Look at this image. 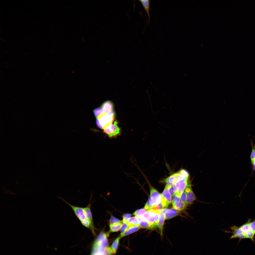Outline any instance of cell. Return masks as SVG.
I'll return each instance as SVG.
<instances>
[{
  "mask_svg": "<svg viewBox=\"0 0 255 255\" xmlns=\"http://www.w3.org/2000/svg\"><path fill=\"white\" fill-rule=\"evenodd\" d=\"M110 224L122 223V221L112 216L110 217L109 220Z\"/></svg>",
  "mask_w": 255,
  "mask_h": 255,
  "instance_id": "4dcf8cb0",
  "label": "cell"
},
{
  "mask_svg": "<svg viewBox=\"0 0 255 255\" xmlns=\"http://www.w3.org/2000/svg\"><path fill=\"white\" fill-rule=\"evenodd\" d=\"M147 211V210L145 208H142L136 210L133 212V214L138 218L143 217V215Z\"/></svg>",
  "mask_w": 255,
  "mask_h": 255,
  "instance_id": "cb8c5ba5",
  "label": "cell"
},
{
  "mask_svg": "<svg viewBox=\"0 0 255 255\" xmlns=\"http://www.w3.org/2000/svg\"><path fill=\"white\" fill-rule=\"evenodd\" d=\"M131 214L130 213H126L123 215L122 221L123 223H127L128 219L131 217Z\"/></svg>",
  "mask_w": 255,
  "mask_h": 255,
  "instance_id": "d6a6232c",
  "label": "cell"
},
{
  "mask_svg": "<svg viewBox=\"0 0 255 255\" xmlns=\"http://www.w3.org/2000/svg\"><path fill=\"white\" fill-rule=\"evenodd\" d=\"M162 212L165 214L166 219H169L174 217L178 213V211L173 208H164L163 209Z\"/></svg>",
  "mask_w": 255,
  "mask_h": 255,
  "instance_id": "2e32d148",
  "label": "cell"
},
{
  "mask_svg": "<svg viewBox=\"0 0 255 255\" xmlns=\"http://www.w3.org/2000/svg\"><path fill=\"white\" fill-rule=\"evenodd\" d=\"M121 238L120 236L117 238L114 241L111 246L110 247L113 254H115L116 252L119 245L120 240Z\"/></svg>",
  "mask_w": 255,
  "mask_h": 255,
  "instance_id": "ffe728a7",
  "label": "cell"
},
{
  "mask_svg": "<svg viewBox=\"0 0 255 255\" xmlns=\"http://www.w3.org/2000/svg\"><path fill=\"white\" fill-rule=\"evenodd\" d=\"M180 200L181 201L185 204H187L186 195V193L184 190L182 193L180 197Z\"/></svg>",
  "mask_w": 255,
  "mask_h": 255,
  "instance_id": "1f68e13d",
  "label": "cell"
},
{
  "mask_svg": "<svg viewBox=\"0 0 255 255\" xmlns=\"http://www.w3.org/2000/svg\"><path fill=\"white\" fill-rule=\"evenodd\" d=\"M179 176L178 172L174 174L161 181L165 183L168 186L172 185L177 180Z\"/></svg>",
  "mask_w": 255,
  "mask_h": 255,
  "instance_id": "4fadbf2b",
  "label": "cell"
},
{
  "mask_svg": "<svg viewBox=\"0 0 255 255\" xmlns=\"http://www.w3.org/2000/svg\"><path fill=\"white\" fill-rule=\"evenodd\" d=\"M230 229L232 231L231 233L233 234L230 238V239L238 238L240 241L242 239L246 238L240 226L234 225L230 227Z\"/></svg>",
  "mask_w": 255,
  "mask_h": 255,
  "instance_id": "30bf717a",
  "label": "cell"
},
{
  "mask_svg": "<svg viewBox=\"0 0 255 255\" xmlns=\"http://www.w3.org/2000/svg\"><path fill=\"white\" fill-rule=\"evenodd\" d=\"M93 112L95 117L96 118L103 114L100 108H97L94 109L93 111Z\"/></svg>",
  "mask_w": 255,
  "mask_h": 255,
  "instance_id": "83f0119b",
  "label": "cell"
},
{
  "mask_svg": "<svg viewBox=\"0 0 255 255\" xmlns=\"http://www.w3.org/2000/svg\"><path fill=\"white\" fill-rule=\"evenodd\" d=\"M127 223L130 227L139 226L138 218L136 216L131 217L128 220Z\"/></svg>",
  "mask_w": 255,
  "mask_h": 255,
  "instance_id": "44dd1931",
  "label": "cell"
},
{
  "mask_svg": "<svg viewBox=\"0 0 255 255\" xmlns=\"http://www.w3.org/2000/svg\"><path fill=\"white\" fill-rule=\"evenodd\" d=\"M140 228L139 226H134L129 227L127 230L124 234L120 235L121 238L134 233L139 230Z\"/></svg>",
  "mask_w": 255,
  "mask_h": 255,
  "instance_id": "d6986e66",
  "label": "cell"
},
{
  "mask_svg": "<svg viewBox=\"0 0 255 255\" xmlns=\"http://www.w3.org/2000/svg\"><path fill=\"white\" fill-rule=\"evenodd\" d=\"M251 143L252 148L251 151L250 156V159L251 164L255 159V144L253 145V141L251 140Z\"/></svg>",
  "mask_w": 255,
  "mask_h": 255,
  "instance_id": "d4e9b609",
  "label": "cell"
},
{
  "mask_svg": "<svg viewBox=\"0 0 255 255\" xmlns=\"http://www.w3.org/2000/svg\"><path fill=\"white\" fill-rule=\"evenodd\" d=\"M159 214L155 211L151 209L147 210L143 216L144 218L149 223L153 230L155 229L157 227Z\"/></svg>",
  "mask_w": 255,
  "mask_h": 255,
  "instance_id": "3957f363",
  "label": "cell"
},
{
  "mask_svg": "<svg viewBox=\"0 0 255 255\" xmlns=\"http://www.w3.org/2000/svg\"><path fill=\"white\" fill-rule=\"evenodd\" d=\"M96 123L97 126L98 128L101 129H104L103 128L98 118H96Z\"/></svg>",
  "mask_w": 255,
  "mask_h": 255,
  "instance_id": "e575fe53",
  "label": "cell"
},
{
  "mask_svg": "<svg viewBox=\"0 0 255 255\" xmlns=\"http://www.w3.org/2000/svg\"><path fill=\"white\" fill-rule=\"evenodd\" d=\"M138 218L139 221V226L140 228L153 230L151 225L148 221L143 217Z\"/></svg>",
  "mask_w": 255,
  "mask_h": 255,
  "instance_id": "e0dca14e",
  "label": "cell"
},
{
  "mask_svg": "<svg viewBox=\"0 0 255 255\" xmlns=\"http://www.w3.org/2000/svg\"><path fill=\"white\" fill-rule=\"evenodd\" d=\"M166 219L165 214L162 212L159 214L157 227L159 228L161 236H163V227L165 220Z\"/></svg>",
  "mask_w": 255,
  "mask_h": 255,
  "instance_id": "5bb4252c",
  "label": "cell"
},
{
  "mask_svg": "<svg viewBox=\"0 0 255 255\" xmlns=\"http://www.w3.org/2000/svg\"><path fill=\"white\" fill-rule=\"evenodd\" d=\"M141 3L143 7L144 8L145 12L147 13L149 19V21H150V16L149 10L150 7V1L149 0H139Z\"/></svg>",
  "mask_w": 255,
  "mask_h": 255,
  "instance_id": "ac0fdd59",
  "label": "cell"
},
{
  "mask_svg": "<svg viewBox=\"0 0 255 255\" xmlns=\"http://www.w3.org/2000/svg\"><path fill=\"white\" fill-rule=\"evenodd\" d=\"M250 225L251 230L255 234V219L251 222Z\"/></svg>",
  "mask_w": 255,
  "mask_h": 255,
  "instance_id": "836d02e7",
  "label": "cell"
},
{
  "mask_svg": "<svg viewBox=\"0 0 255 255\" xmlns=\"http://www.w3.org/2000/svg\"><path fill=\"white\" fill-rule=\"evenodd\" d=\"M252 164L255 167V159L253 161Z\"/></svg>",
  "mask_w": 255,
  "mask_h": 255,
  "instance_id": "d590c367",
  "label": "cell"
},
{
  "mask_svg": "<svg viewBox=\"0 0 255 255\" xmlns=\"http://www.w3.org/2000/svg\"><path fill=\"white\" fill-rule=\"evenodd\" d=\"M130 227L127 223H123L120 230V235L124 234L127 230Z\"/></svg>",
  "mask_w": 255,
  "mask_h": 255,
  "instance_id": "4316f807",
  "label": "cell"
},
{
  "mask_svg": "<svg viewBox=\"0 0 255 255\" xmlns=\"http://www.w3.org/2000/svg\"><path fill=\"white\" fill-rule=\"evenodd\" d=\"M168 189L171 196H173L177 191V189L175 186L173 185L170 186H168Z\"/></svg>",
  "mask_w": 255,
  "mask_h": 255,
  "instance_id": "f546056e",
  "label": "cell"
},
{
  "mask_svg": "<svg viewBox=\"0 0 255 255\" xmlns=\"http://www.w3.org/2000/svg\"><path fill=\"white\" fill-rule=\"evenodd\" d=\"M118 122L115 121L107 126L104 129V132L110 138L114 137L119 135L120 133V129L117 125Z\"/></svg>",
  "mask_w": 255,
  "mask_h": 255,
  "instance_id": "277c9868",
  "label": "cell"
},
{
  "mask_svg": "<svg viewBox=\"0 0 255 255\" xmlns=\"http://www.w3.org/2000/svg\"><path fill=\"white\" fill-rule=\"evenodd\" d=\"M150 192V196L144 207V208L147 210L151 209L161 200V194L155 188L151 187Z\"/></svg>",
  "mask_w": 255,
  "mask_h": 255,
  "instance_id": "7a4b0ae2",
  "label": "cell"
},
{
  "mask_svg": "<svg viewBox=\"0 0 255 255\" xmlns=\"http://www.w3.org/2000/svg\"><path fill=\"white\" fill-rule=\"evenodd\" d=\"M91 204L89 203L85 208H84L86 217L89 223L90 230L93 233H94L95 228L94 225L93 217L91 210Z\"/></svg>",
  "mask_w": 255,
  "mask_h": 255,
  "instance_id": "7c38bea8",
  "label": "cell"
},
{
  "mask_svg": "<svg viewBox=\"0 0 255 255\" xmlns=\"http://www.w3.org/2000/svg\"><path fill=\"white\" fill-rule=\"evenodd\" d=\"M115 115V111L112 110L102 114L98 117L101 124L104 129L106 127L112 123Z\"/></svg>",
  "mask_w": 255,
  "mask_h": 255,
  "instance_id": "5b68a950",
  "label": "cell"
},
{
  "mask_svg": "<svg viewBox=\"0 0 255 255\" xmlns=\"http://www.w3.org/2000/svg\"><path fill=\"white\" fill-rule=\"evenodd\" d=\"M189 181V180H180L176 181L173 184L177 189V191L175 193L179 197H180L182 192L185 190Z\"/></svg>",
  "mask_w": 255,
  "mask_h": 255,
  "instance_id": "8fae6325",
  "label": "cell"
},
{
  "mask_svg": "<svg viewBox=\"0 0 255 255\" xmlns=\"http://www.w3.org/2000/svg\"><path fill=\"white\" fill-rule=\"evenodd\" d=\"M122 223L111 224L110 225V232H115L120 230L122 225Z\"/></svg>",
  "mask_w": 255,
  "mask_h": 255,
  "instance_id": "7402d4cb",
  "label": "cell"
},
{
  "mask_svg": "<svg viewBox=\"0 0 255 255\" xmlns=\"http://www.w3.org/2000/svg\"><path fill=\"white\" fill-rule=\"evenodd\" d=\"M184 191L186 195L187 204H191L195 200H196V196L192 190L190 181H189Z\"/></svg>",
  "mask_w": 255,
  "mask_h": 255,
  "instance_id": "9c48e42d",
  "label": "cell"
},
{
  "mask_svg": "<svg viewBox=\"0 0 255 255\" xmlns=\"http://www.w3.org/2000/svg\"><path fill=\"white\" fill-rule=\"evenodd\" d=\"M114 106L113 103L111 101L108 100L103 102L100 108L103 114L113 110Z\"/></svg>",
  "mask_w": 255,
  "mask_h": 255,
  "instance_id": "9a60e30c",
  "label": "cell"
},
{
  "mask_svg": "<svg viewBox=\"0 0 255 255\" xmlns=\"http://www.w3.org/2000/svg\"><path fill=\"white\" fill-rule=\"evenodd\" d=\"M252 220L249 218L246 223L240 226L246 238L250 239L254 242L255 234L251 230L250 225Z\"/></svg>",
  "mask_w": 255,
  "mask_h": 255,
  "instance_id": "52a82bcc",
  "label": "cell"
},
{
  "mask_svg": "<svg viewBox=\"0 0 255 255\" xmlns=\"http://www.w3.org/2000/svg\"><path fill=\"white\" fill-rule=\"evenodd\" d=\"M62 199L71 207L82 225L84 227L90 229V224L86 217L84 208L75 206L68 203L63 199Z\"/></svg>",
  "mask_w": 255,
  "mask_h": 255,
  "instance_id": "6da1fadb",
  "label": "cell"
},
{
  "mask_svg": "<svg viewBox=\"0 0 255 255\" xmlns=\"http://www.w3.org/2000/svg\"><path fill=\"white\" fill-rule=\"evenodd\" d=\"M94 249L95 251L94 255H111L113 254L110 247L108 244L103 243H95Z\"/></svg>",
  "mask_w": 255,
  "mask_h": 255,
  "instance_id": "8992f818",
  "label": "cell"
},
{
  "mask_svg": "<svg viewBox=\"0 0 255 255\" xmlns=\"http://www.w3.org/2000/svg\"><path fill=\"white\" fill-rule=\"evenodd\" d=\"M161 194V201L163 207L164 208L167 207L172 202L171 196L169 191L168 185H166Z\"/></svg>",
  "mask_w": 255,
  "mask_h": 255,
  "instance_id": "ba28073f",
  "label": "cell"
},
{
  "mask_svg": "<svg viewBox=\"0 0 255 255\" xmlns=\"http://www.w3.org/2000/svg\"><path fill=\"white\" fill-rule=\"evenodd\" d=\"M187 204L180 201L179 203L173 205V208L176 210L182 211L185 209Z\"/></svg>",
  "mask_w": 255,
  "mask_h": 255,
  "instance_id": "603a6c76",
  "label": "cell"
},
{
  "mask_svg": "<svg viewBox=\"0 0 255 255\" xmlns=\"http://www.w3.org/2000/svg\"><path fill=\"white\" fill-rule=\"evenodd\" d=\"M163 208L161 201L159 204L153 206L151 209L159 213L162 211Z\"/></svg>",
  "mask_w": 255,
  "mask_h": 255,
  "instance_id": "484cf974",
  "label": "cell"
},
{
  "mask_svg": "<svg viewBox=\"0 0 255 255\" xmlns=\"http://www.w3.org/2000/svg\"><path fill=\"white\" fill-rule=\"evenodd\" d=\"M180 201V197L175 193L173 196L172 198V205L178 203Z\"/></svg>",
  "mask_w": 255,
  "mask_h": 255,
  "instance_id": "f1b7e54d",
  "label": "cell"
}]
</instances>
